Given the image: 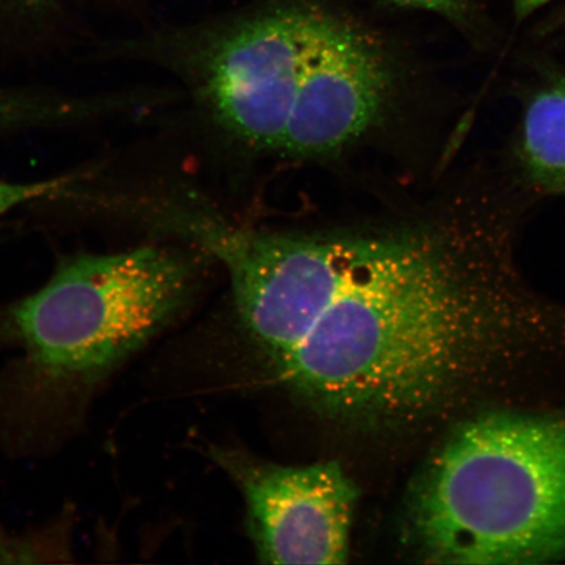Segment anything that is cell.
Segmentation results:
<instances>
[{
  "mask_svg": "<svg viewBox=\"0 0 565 565\" xmlns=\"http://www.w3.org/2000/svg\"><path fill=\"white\" fill-rule=\"evenodd\" d=\"M79 172L75 169L52 179L26 182L0 179V223L15 210L39 206L65 192Z\"/></svg>",
  "mask_w": 565,
  "mask_h": 565,
  "instance_id": "cell-9",
  "label": "cell"
},
{
  "mask_svg": "<svg viewBox=\"0 0 565 565\" xmlns=\"http://www.w3.org/2000/svg\"><path fill=\"white\" fill-rule=\"evenodd\" d=\"M132 105L127 92L73 94L0 84V136L116 121Z\"/></svg>",
  "mask_w": 565,
  "mask_h": 565,
  "instance_id": "cell-6",
  "label": "cell"
},
{
  "mask_svg": "<svg viewBox=\"0 0 565 565\" xmlns=\"http://www.w3.org/2000/svg\"><path fill=\"white\" fill-rule=\"evenodd\" d=\"M188 58L215 121L254 150L335 153L377 126L394 66L376 35L334 10L287 0L207 34Z\"/></svg>",
  "mask_w": 565,
  "mask_h": 565,
  "instance_id": "cell-3",
  "label": "cell"
},
{
  "mask_svg": "<svg viewBox=\"0 0 565 565\" xmlns=\"http://www.w3.org/2000/svg\"><path fill=\"white\" fill-rule=\"evenodd\" d=\"M409 534L436 563L565 556V416L490 413L463 423L424 471Z\"/></svg>",
  "mask_w": 565,
  "mask_h": 565,
  "instance_id": "cell-4",
  "label": "cell"
},
{
  "mask_svg": "<svg viewBox=\"0 0 565 565\" xmlns=\"http://www.w3.org/2000/svg\"><path fill=\"white\" fill-rule=\"evenodd\" d=\"M386 2L407 7V9L435 12L459 26H469L471 21L469 0H386Z\"/></svg>",
  "mask_w": 565,
  "mask_h": 565,
  "instance_id": "cell-10",
  "label": "cell"
},
{
  "mask_svg": "<svg viewBox=\"0 0 565 565\" xmlns=\"http://www.w3.org/2000/svg\"><path fill=\"white\" fill-rule=\"evenodd\" d=\"M518 153L530 186L542 194L565 195V75L530 96Z\"/></svg>",
  "mask_w": 565,
  "mask_h": 565,
  "instance_id": "cell-7",
  "label": "cell"
},
{
  "mask_svg": "<svg viewBox=\"0 0 565 565\" xmlns=\"http://www.w3.org/2000/svg\"><path fill=\"white\" fill-rule=\"evenodd\" d=\"M260 562L344 564L359 490L337 462L279 466L233 459Z\"/></svg>",
  "mask_w": 565,
  "mask_h": 565,
  "instance_id": "cell-5",
  "label": "cell"
},
{
  "mask_svg": "<svg viewBox=\"0 0 565 565\" xmlns=\"http://www.w3.org/2000/svg\"><path fill=\"white\" fill-rule=\"evenodd\" d=\"M550 2L553 0H513L514 15L518 20H525Z\"/></svg>",
  "mask_w": 565,
  "mask_h": 565,
  "instance_id": "cell-11",
  "label": "cell"
},
{
  "mask_svg": "<svg viewBox=\"0 0 565 565\" xmlns=\"http://www.w3.org/2000/svg\"><path fill=\"white\" fill-rule=\"evenodd\" d=\"M192 268L172 247L76 252L32 292L0 303V455L52 458L87 433L131 360L185 302Z\"/></svg>",
  "mask_w": 565,
  "mask_h": 565,
  "instance_id": "cell-2",
  "label": "cell"
},
{
  "mask_svg": "<svg viewBox=\"0 0 565 565\" xmlns=\"http://www.w3.org/2000/svg\"><path fill=\"white\" fill-rule=\"evenodd\" d=\"M74 505H66L46 524L23 533L0 525V564L73 563L76 526Z\"/></svg>",
  "mask_w": 565,
  "mask_h": 565,
  "instance_id": "cell-8",
  "label": "cell"
},
{
  "mask_svg": "<svg viewBox=\"0 0 565 565\" xmlns=\"http://www.w3.org/2000/svg\"><path fill=\"white\" fill-rule=\"evenodd\" d=\"M159 230L227 271L239 323L275 380L329 419H422L482 377L534 323L511 231L477 210L376 235L238 227L169 198Z\"/></svg>",
  "mask_w": 565,
  "mask_h": 565,
  "instance_id": "cell-1",
  "label": "cell"
}]
</instances>
